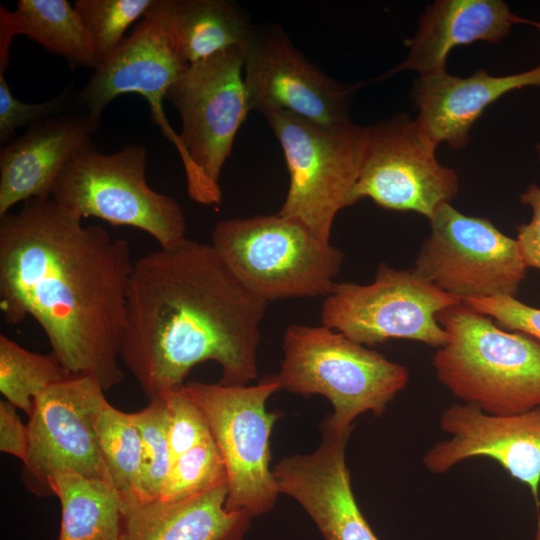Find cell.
Returning a JSON list of instances; mask_svg holds the SVG:
<instances>
[{"label":"cell","instance_id":"1","mask_svg":"<svg viewBox=\"0 0 540 540\" xmlns=\"http://www.w3.org/2000/svg\"><path fill=\"white\" fill-rule=\"evenodd\" d=\"M125 239L51 196L0 217V309L6 323L30 316L73 376L104 391L121 383L120 351L134 267Z\"/></svg>","mask_w":540,"mask_h":540},{"label":"cell","instance_id":"2","mask_svg":"<svg viewBox=\"0 0 540 540\" xmlns=\"http://www.w3.org/2000/svg\"><path fill=\"white\" fill-rule=\"evenodd\" d=\"M268 302L251 292L212 244L184 239L134 262L120 358L148 399L184 385L205 361L222 385L257 378Z\"/></svg>","mask_w":540,"mask_h":540},{"label":"cell","instance_id":"3","mask_svg":"<svg viewBox=\"0 0 540 540\" xmlns=\"http://www.w3.org/2000/svg\"><path fill=\"white\" fill-rule=\"evenodd\" d=\"M448 334L432 365L438 381L463 403L492 415L540 406V342L506 331L463 302L438 315Z\"/></svg>","mask_w":540,"mask_h":540},{"label":"cell","instance_id":"4","mask_svg":"<svg viewBox=\"0 0 540 540\" xmlns=\"http://www.w3.org/2000/svg\"><path fill=\"white\" fill-rule=\"evenodd\" d=\"M408 369L324 325L292 324L283 337V360L276 378L292 393L320 394L333 407L326 422L352 430L364 412L381 416L409 381Z\"/></svg>","mask_w":540,"mask_h":540},{"label":"cell","instance_id":"5","mask_svg":"<svg viewBox=\"0 0 540 540\" xmlns=\"http://www.w3.org/2000/svg\"><path fill=\"white\" fill-rule=\"evenodd\" d=\"M211 240L236 277L267 302L326 297L343 262L330 241L278 213L221 220Z\"/></svg>","mask_w":540,"mask_h":540},{"label":"cell","instance_id":"6","mask_svg":"<svg viewBox=\"0 0 540 540\" xmlns=\"http://www.w3.org/2000/svg\"><path fill=\"white\" fill-rule=\"evenodd\" d=\"M243 64L239 47L218 52L189 64L166 94L182 121L188 195L203 205L221 202V171L250 111Z\"/></svg>","mask_w":540,"mask_h":540},{"label":"cell","instance_id":"7","mask_svg":"<svg viewBox=\"0 0 540 540\" xmlns=\"http://www.w3.org/2000/svg\"><path fill=\"white\" fill-rule=\"evenodd\" d=\"M147 158L142 145L103 154L91 141L65 164L51 197L82 219L131 226L153 237L160 248L173 247L187 238L185 215L175 199L148 185Z\"/></svg>","mask_w":540,"mask_h":540},{"label":"cell","instance_id":"8","mask_svg":"<svg viewBox=\"0 0 540 540\" xmlns=\"http://www.w3.org/2000/svg\"><path fill=\"white\" fill-rule=\"evenodd\" d=\"M281 389L276 376L260 383L222 385L190 381L183 392L204 414L227 473L228 511L257 516L275 505L279 490L270 470V435L277 413L268 398Z\"/></svg>","mask_w":540,"mask_h":540},{"label":"cell","instance_id":"9","mask_svg":"<svg viewBox=\"0 0 540 540\" xmlns=\"http://www.w3.org/2000/svg\"><path fill=\"white\" fill-rule=\"evenodd\" d=\"M282 148L290 176L278 214L297 220L330 241L334 219L355 204L365 127L328 131L288 111L263 115Z\"/></svg>","mask_w":540,"mask_h":540},{"label":"cell","instance_id":"10","mask_svg":"<svg viewBox=\"0 0 540 540\" xmlns=\"http://www.w3.org/2000/svg\"><path fill=\"white\" fill-rule=\"evenodd\" d=\"M461 302L413 269L381 263L369 284L336 282L322 304L321 322L363 345L408 339L439 348L448 334L437 317Z\"/></svg>","mask_w":540,"mask_h":540},{"label":"cell","instance_id":"11","mask_svg":"<svg viewBox=\"0 0 540 540\" xmlns=\"http://www.w3.org/2000/svg\"><path fill=\"white\" fill-rule=\"evenodd\" d=\"M413 271L461 301L516 297L527 266L516 239L489 219L467 216L449 203L430 220Z\"/></svg>","mask_w":540,"mask_h":540},{"label":"cell","instance_id":"12","mask_svg":"<svg viewBox=\"0 0 540 540\" xmlns=\"http://www.w3.org/2000/svg\"><path fill=\"white\" fill-rule=\"evenodd\" d=\"M106 400L99 382L88 376H72L35 398L26 424L29 453L22 472L28 490L53 495L51 481L69 473L111 485L94 427Z\"/></svg>","mask_w":540,"mask_h":540},{"label":"cell","instance_id":"13","mask_svg":"<svg viewBox=\"0 0 540 540\" xmlns=\"http://www.w3.org/2000/svg\"><path fill=\"white\" fill-rule=\"evenodd\" d=\"M250 110L288 111L328 131L351 127L357 84L335 81L311 63L279 25L254 26L242 48Z\"/></svg>","mask_w":540,"mask_h":540},{"label":"cell","instance_id":"14","mask_svg":"<svg viewBox=\"0 0 540 540\" xmlns=\"http://www.w3.org/2000/svg\"><path fill=\"white\" fill-rule=\"evenodd\" d=\"M436 147L406 114L366 126L355 203L370 198L382 208L413 211L430 221L458 192L457 174L438 162Z\"/></svg>","mask_w":540,"mask_h":540},{"label":"cell","instance_id":"15","mask_svg":"<svg viewBox=\"0 0 540 540\" xmlns=\"http://www.w3.org/2000/svg\"><path fill=\"white\" fill-rule=\"evenodd\" d=\"M187 66L169 37L164 0H155L131 35L94 70L76 97L77 107L100 122L104 109L117 96L128 93L143 96L155 124L176 147L184 166L186 154L180 135L166 119L162 103Z\"/></svg>","mask_w":540,"mask_h":540},{"label":"cell","instance_id":"16","mask_svg":"<svg viewBox=\"0 0 540 540\" xmlns=\"http://www.w3.org/2000/svg\"><path fill=\"white\" fill-rule=\"evenodd\" d=\"M449 438L430 447L424 467L442 474L475 457L495 460L512 478L525 484L535 502L540 486V406L514 415H492L469 403H454L440 415Z\"/></svg>","mask_w":540,"mask_h":540},{"label":"cell","instance_id":"17","mask_svg":"<svg viewBox=\"0 0 540 540\" xmlns=\"http://www.w3.org/2000/svg\"><path fill=\"white\" fill-rule=\"evenodd\" d=\"M351 431H336L325 421L319 447L307 455L282 459L273 475L279 493L298 501L325 540H378L351 487L345 461Z\"/></svg>","mask_w":540,"mask_h":540},{"label":"cell","instance_id":"18","mask_svg":"<svg viewBox=\"0 0 540 540\" xmlns=\"http://www.w3.org/2000/svg\"><path fill=\"white\" fill-rule=\"evenodd\" d=\"M99 126L77 107L29 126L8 142L0 153V217L19 202L51 196L65 164Z\"/></svg>","mask_w":540,"mask_h":540},{"label":"cell","instance_id":"19","mask_svg":"<svg viewBox=\"0 0 540 540\" xmlns=\"http://www.w3.org/2000/svg\"><path fill=\"white\" fill-rule=\"evenodd\" d=\"M529 86H540V65L506 76H493L485 69L468 77L446 70L420 75L412 92L418 109L415 122L434 145L446 142L460 149L469 142L470 129L489 105Z\"/></svg>","mask_w":540,"mask_h":540},{"label":"cell","instance_id":"20","mask_svg":"<svg viewBox=\"0 0 540 540\" xmlns=\"http://www.w3.org/2000/svg\"><path fill=\"white\" fill-rule=\"evenodd\" d=\"M533 21L513 14L501 0H438L427 6L415 35L409 40L407 57L379 81L403 71L419 76L446 70L450 51L477 41L498 43L513 25Z\"/></svg>","mask_w":540,"mask_h":540},{"label":"cell","instance_id":"21","mask_svg":"<svg viewBox=\"0 0 540 540\" xmlns=\"http://www.w3.org/2000/svg\"><path fill=\"white\" fill-rule=\"evenodd\" d=\"M227 482L174 502L123 504V540H241L250 515L225 508Z\"/></svg>","mask_w":540,"mask_h":540},{"label":"cell","instance_id":"22","mask_svg":"<svg viewBox=\"0 0 540 540\" xmlns=\"http://www.w3.org/2000/svg\"><path fill=\"white\" fill-rule=\"evenodd\" d=\"M18 34L63 57L71 69L95 70L100 64L78 12L66 0H19L13 12L0 6V73L7 68L12 38Z\"/></svg>","mask_w":540,"mask_h":540},{"label":"cell","instance_id":"23","mask_svg":"<svg viewBox=\"0 0 540 540\" xmlns=\"http://www.w3.org/2000/svg\"><path fill=\"white\" fill-rule=\"evenodd\" d=\"M169 37L189 65L232 47L243 48L254 25L229 0H164Z\"/></svg>","mask_w":540,"mask_h":540},{"label":"cell","instance_id":"24","mask_svg":"<svg viewBox=\"0 0 540 540\" xmlns=\"http://www.w3.org/2000/svg\"><path fill=\"white\" fill-rule=\"evenodd\" d=\"M61 505L55 540H123V501L108 483L60 474L50 483Z\"/></svg>","mask_w":540,"mask_h":540},{"label":"cell","instance_id":"25","mask_svg":"<svg viewBox=\"0 0 540 540\" xmlns=\"http://www.w3.org/2000/svg\"><path fill=\"white\" fill-rule=\"evenodd\" d=\"M94 427L112 487L124 505L146 503L142 488V445L131 413L107 400L97 411Z\"/></svg>","mask_w":540,"mask_h":540},{"label":"cell","instance_id":"26","mask_svg":"<svg viewBox=\"0 0 540 540\" xmlns=\"http://www.w3.org/2000/svg\"><path fill=\"white\" fill-rule=\"evenodd\" d=\"M72 376L52 352H31L0 334V392L28 416L36 397Z\"/></svg>","mask_w":540,"mask_h":540},{"label":"cell","instance_id":"27","mask_svg":"<svg viewBox=\"0 0 540 540\" xmlns=\"http://www.w3.org/2000/svg\"><path fill=\"white\" fill-rule=\"evenodd\" d=\"M225 482H227L225 464L211 436L172 462L158 500L167 502L184 500Z\"/></svg>","mask_w":540,"mask_h":540},{"label":"cell","instance_id":"28","mask_svg":"<svg viewBox=\"0 0 540 540\" xmlns=\"http://www.w3.org/2000/svg\"><path fill=\"white\" fill-rule=\"evenodd\" d=\"M131 417L141 438L142 488L148 503L159 499L172 464L163 396L150 399Z\"/></svg>","mask_w":540,"mask_h":540},{"label":"cell","instance_id":"29","mask_svg":"<svg viewBox=\"0 0 540 540\" xmlns=\"http://www.w3.org/2000/svg\"><path fill=\"white\" fill-rule=\"evenodd\" d=\"M155 0H78L74 4L100 63L121 45L127 28L151 9Z\"/></svg>","mask_w":540,"mask_h":540},{"label":"cell","instance_id":"30","mask_svg":"<svg viewBox=\"0 0 540 540\" xmlns=\"http://www.w3.org/2000/svg\"><path fill=\"white\" fill-rule=\"evenodd\" d=\"M162 396L166 405L168 441L173 462L212 435L201 409L183 392L182 386Z\"/></svg>","mask_w":540,"mask_h":540},{"label":"cell","instance_id":"31","mask_svg":"<svg viewBox=\"0 0 540 540\" xmlns=\"http://www.w3.org/2000/svg\"><path fill=\"white\" fill-rule=\"evenodd\" d=\"M70 87L49 101L27 104L16 99L0 73V143H7L16 129L71 111L77 106ZM77 108V107H76Z\"/></svg>","mask_w":540,"mask_h":540},{"label":"cell","instance_id":"32","mask_svg":"<svg viewBox=\"0 0 540 540\" xmlns=\"http://www.w3.org/2000/svg\"><path fill=\"white\" fill-rule=\"evenodd\" d=\"M477 312L494 318L505 330L528 334L540 342V308L509 296L474 298L462 301Z\"/></svg>","mask_w":540,"mask_h":540},{"label":"cell","instance_id":"33","mask_svg":"<svg viewBox=\"0 0 540 540\" xmlns=\"http://www.w3.org/2000/svg\"><path fill=\"white\" fill-rule=\"evenodd\" d=\"M540 159V144L537 145ZM520 201L532 209V218L517 228L516 240L527 268L540 270V186L533 183L520 195Z\"/></svg>","mask_w":540,"mask_h":540},{"label":"cell","instance_id":"34","mask_svg":"<svg viewBox=\"0 0 540 540\" xmlns=\"http://www.w3.org/2000/svg\"><path fill=\"white\" fill-rule=\"evenodd\" d=\"M0 451L17 457L23 463L29 453L27 426L21 422L16 407L5 399L0 400Z\"/></svg>","mask_w":540,"mask_h":540},{"label":"cell","instance_id":"35","mask_svg":"<svg viewBox=\"0 0 540 540\" xmlns=\"http://www.w3.org/2000/svg\"><path fill=\"white\" fill-rule=\"evenodd\" d=\"M536 505H537L538 510L540 511V498L536 502ZM535 540H540V518L538 520L537 527H536Z\"/></svg>","mask_w":540,"mask_h":540},{"label":"cell","instance_id":"36","mask_svg":"<svg viewBox=\"0 0 540 540\" xmlns=\"http://www.w3.org/2000/svg\"><path fill=\"white\" fill-rule=\"evenodd\" d=\"M532 25L535 26L540 31V22L533 21Z\"/></svg>","mask_w":540,"mask_h":540}]
</instances>
